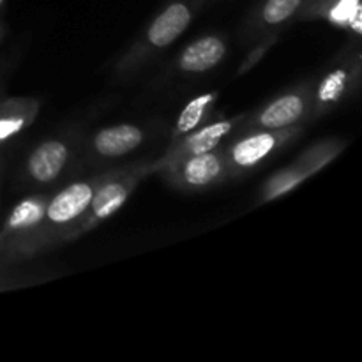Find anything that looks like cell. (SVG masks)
I'll return each instance as SVG.
<instances>
[{
    "label": "cell",
    "instance_id": "cell-13",
    "mask_svg": "<svg viewBox=\"0 0 362 362\" xmlns=\"http://www.w3.org/2000/svg\"><path fill=\"white\" fill-rule=\"evenodd\" d=\"M299 4L300 0H267L264 7V20L272 25L281 23L296 13Z\"/></svg>",
    "mask_w": 362,
    "mask_h": 362
},
{
    "label": "cell",
    "instance_id": "cell-1",
    "mask_svg": "<svg viewBox=\"0 0 362 362\" xmlns=\"http://www.w3.org/2000/svg\"><path fill=\"white\" fill-rule=\"evenodd\" d=\"M92 194H94V191H92V187L88 184H71L69 187L60 191L53 198L52 204L46 209V214L55 223L71 221V219L78 218L81 212H85V209L90 205Z\"/></svg>",
    "mask_w": 362,
    "mask_h": 362
},
{
    "label": "cell",
    "instance_id": "cell-3",
    "mask_svg": "<svg viewBox=\"0 0 362 362\" xmlns=\"http://www.w3.org/2000/svg\"><path fill=\"white\" fill-rule=\"evenodd\" d=\"M66 161V145L60 141H46L32 152L30 159H28V170L34 179L41 180V182H49L59 177Z\"/></svg>",
    "mask_w": 362,
    "mask_h": 362
},
{
    "label": "cell",
    "instance_id": "cell-6",
    "mask_svg": "<svg viewBox=\"0 0 362 362\" xmlns=\"http://www.w3.org/2000/svg\"><path fill=\"white\" fill-rule=\"evenodd\" d=\"M304 112V101L299 95H283L278 101L272 103L260 117V124L264 127L278 129V127L290 126L296 122Z\"/></svg>",
    "mask_w": 362,
    "mask_h": 362
},
{
    "label": "cell",
    "instance_id": "cell-5",
    "mask_svg": "<svg viewBox=\"0 0 362 362\" xmlns=\"http://www.w3.org/2000/svg\"><path fill=\"white\" fill-rule=\"evenodd\" d=\"M223 57H225V45L221 39L202 37L184 49L179 66L189 73H204L221 62Z\"/></svg>",
    "mask_w": 362,
    "mask_h": 362
},
{
    "label": "cell",
    "instance_id": "cell-7",
    "mask_svg": "<svg viewBox=\"0 0 362 362\" xmlns=\"http://www.w3.org/2000/svg\"><path fill=\"white\" fill-rule=\"evenodd\" d=\"M274 145L276 140L272 134H255V136H250L246 138V140L239 141V144L233 147L232 158L237 165L253 166L257 165L260 159H264L265 156L274 148Z\"/></svg>",
    "mask_w": 362,
    "mask_h": 362
},
{
    "label": "cell",
    "instance_id": "cell-4",
    "mask_svg": "<svg viewBox=\"0 0 362 362\" xmlns=\"http://www.w3.org/2000/svg\"><path fill=\"white\" fill-rule=\"evenodd\" d=\"M144 140V134L138 127L122 124V126L108 127L95 134L94 145L95 151L108 158H119V156L127 154L134 151Z\"/></svg>",
    "mask_w": 362,
    "mask_h": 362
},
{
    "label": "cell",
    "instance_id": "cell-8",
    "mask_svg": "<svg viewBox=\"0 0 362 362\" xmlns=\"http://www.w3.org/2000/svg\"><path fill=\"white\" fill-rule=\"evenodd\" d=\"M221 172V163L211 152H204V154H194L193 158L187 161L186 168H184V177L193 186H205Z\"/></svg>",
    "mask_w": 362,
    "mask_h": 362
},
{
    "label": "cell",
    "instance_id": "cell-9",
    "mask_svg": "<svg viewBox=\"0 0 362 362\" xmlns=\"http://www.w3.org/2000/svg\"><path fill=\"white\" fill-rule=\"evenodd\" d=\"M126 187L122 184L112 182L103 186L95 194H92L90 205L94 209V214L99 219H105L108 216H112L113 212L119 211L124 205V202H126Z\"/></svg>",
    "mask_w": 362,
    "mask_h": 362
},
{
    "label": "cell",
    "instance_id": "cell-10",
    "mask_svg": "<svg viewBox=\"0 0 362 362\" xmlns=\"http://www.w3.org/2000/svg\"><path fill=\"white\" fill-rule=\"evenodd\" d=\"M230 129H232V124L230 122H216L212 124V126H207L205 129L198 131L193 136L187 138V151L193 156L211 152L212 148L221 141V138L225 136L226 133H230Z\"/></svg>",
    "mask_w": 362,
    "mask_h": 362
},
{
    "label": "cell",
    "instance_id": "cell-2",
    "mask_svg": "<svg viewBox=\"0 0 362 362\" xmlns=\"http://www.w3.org/2000/svg\"><path fill=\"white\" fill-rule=\"evenodd\" d=\"M191 21V13L184 4H172L165 13L156 18L148 28V41L158 48L172 45L187 28Z\"/></svg>",
    "mask_w": 362,
    "mask_h": 362
},
{
    "label": "cell",
    "instance_id": "cell-12",
    "mask_svg": "<svg viewBox=\"0 0 362 362\" xmlns=\"http://www.w3.org/2000/svg\"><path fill=\"white\" fill-rule=\"evenodd\" d=\"M212 99H214V94H205L193 99V101L184 108V112L180 113L179 122H177V129H179L180 133H187V131L193 129V127L202 120L205 108H207L209 103H211Z\"/></svg>",
    "mask_w": 362,
    "mask_h": 362
},
{
    "label": "cell",
    "instance_id": "cell-16",
    "mask_svg": "<svg viewBox=\"0 0 362 362\" xmlns=\"http://www.w3.org/2000/svg\"><path fill=\"white\" fill-rule=\"evenodd\" d=\"M21 127H23L21 119H0V141L16 134Z\"/></svg>",
    "mask_w": 362,
    "mask_h": 362
},
{
    "label": "cell",
    "instance_id": "cell-15",
    "mask_svg": "<svg viewBox=\"0 0 362 362\" xmlns=\"http://www.w3.org/2000/svg\"><path fill=\"white\" fill-rule=\"evenodd\" d=\"M352 16L356 18V20H354V28L359 32L361 25H359V4H357V0H341V4L332 11V20L336 21H350L352 20Z\"/></svg>",
    "mask_w": 362,
    "mask_h": 362
},
{
    "label": "cell",
    "instance_id": "cell-14",
    "mask_svg": "<svg viewBox=\"0 0 362 362\" xmlns=\"http://www.w3.org/2000/svg\"><path fill=\"white\" fill-rule=\"evenodd\" d=\"M343 87H345V73L343 71H336L334 74L324 81L320 88V99L322 101H334L339 94H341Z\"/></svg>",
    "mask_w": 362,
    "mask_h": 362
},
{
    "label": "cell",
    "instance_id": "cell-17",
    "mask_svg": "<svg viewBox=\"0 0 362 362\" xmlns=\"http://www.w3.org/2000/svg\"><path fill=\"white\" fill-rule=\"evenodd\" d=\"M4 2V0H0V4H2Z\"/></svg>",
    "mask_w": 362,
    "mask_h": 362
},
{
    "label": "cell",
    "instance_id": "cell-11",
    "mask_svg": "<svg viewBox=\"0 0 362 362\" xmlns=\"http://www.w3.org/2000/svg\"><path fill=\"white\" fill-rule=\"evenodd\" d=\"M42 216H45V207H42L41 202L25 200L18 204L14 211L11 212L9 219H7V226L13 230L28 228L32 225H37Z\"/></svg>",
    "mask_w": 362,
    "mask_h": 362
}]
</instances>
